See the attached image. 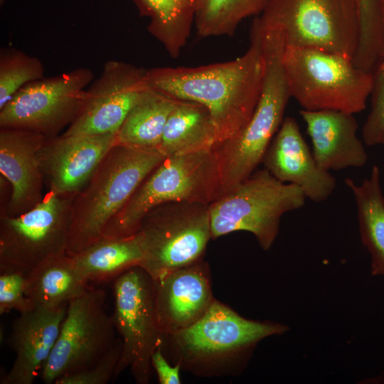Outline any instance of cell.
<instances>
[{"instance_id":"obj_1","label":"cell","mask_w":384,"mask_h":384,"mask_svg":"<svg viewBox=\"0 0 384 384\" xmlns=\"http://www.w3.org/2000/svg\"><path fill=\"white\" fill-rule=\"evenodd\" d=\"M265 70L262 31L255 18L250 44L240 57L197 67L151 68L146 70V81L168 96L206 107L216 128L217 144L249 122L261 95Z\"/></svg>"},{"instance_id":"obj_2","label":"cell","mask_w":384,"mask_h":384,"mask_svg":"<svg viewBox=\"0 0 384 384\" xmlns=\"http://www.w3.org/2000/svg\"><path fill=\"white\" fill-rule=\"evenodd\" d=\"M289 330L284 324L252 320L215 299L194 324L163 336L174 364L198 377L236 375L264 338Z\"/></svg>"},{"instance_id":"obj_3","label":"cell","mask_w":384,"mask_h":384,"mask_svg":"<svg viewBox=\"0 0 384 384\" xmlns=\"http://www.w3.org/2000/svg\"><path fill=\"white\" fill-rule=\"evenodd\" d=\"M165 156L158 149L116 143L73 198L67 253L73 255L102 238L108 223Z\"/></svg>"},{"instance_id":"obj_4","label":"cell","mask_w":384,"mask_h":384,"mask_svg":"<svg viewBox=\"0 0 384 384\" xmlns=\"http://www.w3.org/2000/svg\"><path fill=\"white\" fill-rule=\"evenodd\" d=\"M262 31L265 70L255 110L238 133L213 147L220 177V196L250 176L262 163L292 97L282 63L284 40L277 31Z\"/></svg>"},{"instance_id":"obj_5","label":"cell","mask_w":384,"mask_h":384,"mask_svg":"<svg viewBox=\"0 0 384 384\" xmlns=\"http://www.w3.org/2000/svg\"><path fill=\"white\" fill-rule=\"evenodd\" d=\"M220 194V177L213 149L165 156L108 223L102 237L134 235L144 216L158 205L186 201L209 206Z\"/></svg>"},{"instance_id":"obj_6","label":"cell","mask_w":384,"mask_h":384,"mask_svg":"<svg viewBox=\"0 0 384 384\" xmlns=\"http://www.w3.org/2000/svg\"><path fill=\"white\" fill-rule=\"evenodd\" d=\"M282 63L291 97L303 110L353 114L365 110L373 73L356 67L352 59L320 50L285 47Z\"/></svg>"},{"instance_id":"obj_7","label":"cell","mask_w":384,"mask_h":384,"mask_svg":"<svg viewBox=\"0 0 384 384\" xmlns=\"http://www.w3.org/2000/svg\"><path fill=\"white\" fill-rule=\"evenodd\" d=\"M275 31L285 47L337 53L353 59L360 35L358 0H268L255 18Z\"/></svg>"},{"instance_id":"obj_8","label":"cell","mask_w":384,"mask_h":384,"mask_svg":"<svg viewBox=\"0 0 384 384\" xmlns=\"http://www.w3.org/2000/svg\"><path fill=\"white\" fill-rule=\"evenodd\" d=\"M302 188L283 183L264 168L209 205L211 238L235 231H247L260 246L269 250L276 239L282 216L305 203Z\"/></svg>"},{"instance_id":"obj_9","label":"cell","mask_w":384,"mask_h":384,"mask_svg":"<svg viewBox=\"0 0 384 384\" xmlns=\"http://www.w3.org/2000/svg\"><path fill=\"white\" fill-rule=\"evenodd\" d=\"M136 235L142 267L154 279L203 260L211 238L209 206L171 201L156 206L142 218Z\"/></svg>"},{"instance_id":"obj_10","label":"cell","mask_w":384,"mask_h":384,"mask_svg":"<svg viewBox=\"0 0 384 384\" xmlns=\"http://www.w3.org/2000/svg\"><path fill=\"white\" fill-rule=\"evenodd\" d=\"M113 298L112 316L122 345L113 380L129 368L137 383L147 384L151 356L163 342L155 311L153 279L142 267L134 266L114 279Z\"/></svg>"},{"instance_id":"obj_11","label":"cell","mask_w":384,"mask_h":384,"mask_svg":"<svg viewBox=\"0 0 384 384\" xmlns=\"http://www.w3.org/2000/svg\"><path fill=\"white\" fill-rule=\"evenodd\" d=\"M72 201L47 191L27 212L0 217V273L26 274L47 259L67 253Z\"/></svg>"},{"instance_id":"obj_12","label":"cell","mask_w":384,"mask_h":384,"mask_svg":"<svg viewBox=\"0 0 384 384\" xmlns=\"http://www.w3.org/2000/svg\"><path fill=\"white\" fill-rule=\"evenodd\" d=\"M105 299L103 289L89 287L68 302L57 341L39 374L43 383H54L91 368L114 343L116 329L105 311Z\"/></svg>"},{"instance_id":"obj_13","label":"cell","mask_w":384,"mask_h":384,"mask_svg":"<svg viewBox=\"0 0 384 384\" xmlns=\"http://www.w3.org/2000/svg\"><path fill=\"white\" fill-rule=\"evenodd\" d=\"M93 73L78 68L31 82L0 109V128H15L58 136L75 119Z\"/></svg>"},{"instance_id":"obj_14","label":"cell","mask_w":384,"mask_h":384,"mask_svg":"<svg viewBox=\"0 0 384 384\" xmlns=\"http://www.w3.org/2000/svg\"><path fill=\"white\" fill-rule=\"evenodd\" d=\"M146 70L119 60L107 61L100 76L87 89L78 115L62 134H117L130 110L149 87Z\"/></svg>"},{"instance_id":"obj_15","label":"cell","mask_w":384,"mask_h":384,"mask_svg":"<svg viewBox=\"0 0 384 384\" xmlns=\"http://www.w3.org/2000/svg\"><path fill=\"white\" fill-rule=\"evenodd\" d=\"M116 134L64 135L47 138L38 160L47 191L73 199L89 182Z\"/></svg>"},{"instance_id":"obj_16","label":"cell","mask_w":384,"mask_h":384,"mask_svg":"<svg viewBox=\"0 0 384 384\" xmlns=\"http://www.w3.org/2000/svg\"><path fill=\"white\" fill-rule=\"evenodd\" d=\"M153 295L163 336L192 326L215 300L208 262L201 260L153 279Z\"/></svg>"},{"instance_id":"obj_17","label":"cell","mask_w":384,"mask_h":384,"mask_svg":"<svg viewBox=\"0 0 384 384\" xmlns=\"http://www.w3.org/2000/svg\"><path fill=\"white\" fill-rule=\"evenodd\" d=\"M46 137L28 130L0 128V174L10 183L11 194L0 217H16L43 198L44 182L38 152Z\"/></svg>"},{"instance_id":"obj_18","label":"cell","mask_w":384,"mask_h":384,"mask_svg":"<svg viewBox=\"0 0 384 384\" xmlns=\"http://www.w3.org/2000/svg\"><path fill=\"white\" fill-rule=\"evenodd\" d=\"M262 163L276 178L297 186L314 202L328 199L336 186V178L316 164L297 121L291 117L284 119Z\"/></svg>"},{"instance_id":"obj_19","label":"cell","mask_w":384,"mask_h":384,"mask_svg":"<svg viewBox=\"0 0 384 384\" xmlns=\"http://www.w3.org/2000/svg\"><path fill=\"white\" fill-rule=\"evenodd\" d=\"M68 303L36 305L14 321L9 344L16 353L1 384H32L40 374L58 337Z\"/></svg>"},{"instance_id":"obj_20","label":"cell","mask_w":384,"mask_h":384,"mask_svg":"<svg viewBox=\"0 0 384 384\" xmlns=\"http://www.w3.org/2000/svg\"><path fill=\"white\" fill-rule=\"evenodd\" d=\"M318 166L327 171L363 166L368 155L357 137L358 124L353 114L338 110H301Z\"/></svg>"},{"instance_id":"obj_21","label":"cell","mask_w":384,"mask_h":384,"mask_svg":"<svg viewBox=\"0 0 384 384\" xmlns=\"http://www.w3.org/2000/svg\"><path fill=\"white\" fill-rule=\"evenodd\" d=\"M25 278L26 294L36 305L66 304L90 287L68 253L47 259L25 274Z\"/></svg>"},{"instance_id":"obj_22","label":"cell","mask_w":384,"mask_h":384,"mask_svg":"<svg viewBox=\"0 0 384 384\" xmlns=\"http://www.w3.org/2000/svg\"><path fill=\"white\" fill-rule=\"evenodd\" d=\"M380 174L374 164L361 184L350 178L344 182L355 200L361 240L370 256L371 274L384 277V195Z\"/></svg>"},{"instance_id":"obj_23","label":"cell","mask_w":384,"mask_h":384,"mask_svg":"<svg viewBox=\"0 0 384 384\" xmlns=\"http://www.w3.org/2000/svg\"><path fill=\"white\" fill-rule=\"evenodd\" d=\"M217 131L203 105L178 100L164 129L159 150L166 156L212 149Z\"/></svg>"},{"instance_id":"obj_24","label":"cell","mask_w":384,"mask_h":384,"mask_svg":"<svg viewBox=\"0 0 384 384\" xmlns=\"http://www.w3.org/2000/svg\"><path fill=\"white\" fill-rule=\"evenodd\" d=\"M178 102L149 87L127 114L116 134L117 143L159 150L167 119Z\"/></svg>"},{"instance_id":"obj_25","label":"cell","mask_w":384,"mask_h":384,"mask_svg":"<svg viewBox=\"0 0 384 384\" xmlns=\"http://www.w3.org/2000/svg\"><path fill=\"white\" fill-rule=\"evenodd\" d=\"M88 282L114 279L127 270L140 265L143 254L135 235L105 238L72 255Z\"/></svg>"},{"instance_id":"obj_26","label":"cell","mask_w":384,"mask_h":384,"mask_svg":"<svg viewBox=\"0 0 384 384\" xmlns=\"http://www.w3.org/2000/svg\"><path fill=\"white\" fill-rule=\"evenodd\" d=\"M150 18L149 32L169 55L178 58L194 24L196 0H135Z\"/></svg>"},{"instance_id":"obj_27","label":"cell","mask_w":384,"mask_h":384,"mask_svg":"<svg viewBox=\"0 0 384 384\" xmlns=\"http://www.w3.org/2000/svg\"><path fill=\"white\" fill-rule=\"evenodd\" d=\"M268 0H196L194 25L201 38L233 36L246 18L260 14Z\"/></svg>"},{"instance_id":"obj_28","label":"cell","mask_w":384,"mask_h":384,"mask_svg":"<svg viewBox=\"0 0 384 384\" xmlns=\"http://www.w3.org/2000/svg\"><path fill=\"white\" fill-rule=\"evenodd\" d=\"M360 18L358 46L353 64L373 71L384 60V23L380 0H358Z\"/></svg>"},{"instance_id":"obj_29","label":"cell","mask_w":384,"mask_h":384,"mask_svg":"<svg viewBox=\"0 0 384 384\" xmlns=\"http://www.w3.org/2000/svg\"><path fill=\"white\" fill-rule=\"evenodd\" d=\"M40 59L14 48L0 51V109L24 85L45 78Z\"/></svg>"},{"instance_id":"obj_30","label":"cell","mask_w":384,"mask_h":384,"mask_svg":"<svg viewBox=\"0 0 384 384\" xmlns=\"http://www.w3.org/2000/svg\"><path fill=\"white\" fill-rule=\"evenodd\" d=\"M370 110L362 127L366 145L384 146V60L373 72Z\"/></svg>"},{"instance_id":"obj_31","label":"cell","mask_w":384,"mask_h":384,"mask_svg":"<svg viewBox=\"0 0 384 384\" xmlns=\"http://www.w3.org/2000/svg\"><path fill=\"white\" fill-rule=\"evenodd\" d=\"M121 339L117 338L111 348L91 368L63 376L54 384H107L113 381L122 353Z\"/></svg>"},{"instance_id":"obj_32","label":"cell","mask_w":384,"mask_h":384,"mask_svg":"<svg viewBox=\"0 0 384 384\" xmlns=\"http://www.w3.org/2000/svg\"><path fill=\"white\" fill-rule=\"evenodd\" d=\"M36 305L26 294L25 274L19 272L0 273V314L16 310L23 313Z\"/></svg>"},{"instance_id":"obj_33","label":"cell","mask_w":384,"mask_h":384,"mask_svg":"<svg viewBox=\"0 0 384 384\" xmlns=\"http://www.w3.org/2000/svg\"><path fill=\"white\" fill-rule=\"evenodd\" d=\"M151 368L155 370L160 384H181V366L178 364L171 365L166 358L162 348L159 346L151 358Z\"/></svg>"},{"instance_id":"obj_34","label":"cell","mask_w":384,"mask_h":384,"mask_svg":"<svg viewBox=\"0 0 384 384\" xmlns=\"http://www.w3.org/2000/svg\"><path fill=\"white\" fill-rule=\"evenodd\" d=\"M380 8H381V14L384 23V0H380Z\"/></svg>"}]
</instances>
